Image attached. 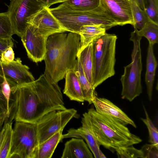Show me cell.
Segmentation results:
<instances>
[{
    "label": "cell",
    "instance_id": "cell-22",
    "mask_svg": "<svg viewBox=\"0 0 158 158\" xmlns=\"http://www.w3.org/2000/svg\"><path fill=\"white\" fill-rule=\"evenodd\" d=\"M92 47V42L79 52L77 57L79 58L86 77L93 87L94 73Z\"/></svg>",
    "mask_w": 158,
    "mask_h": 158
},
{
    "label": "cell",
    "instance_id": "cell-28",
    "mask_svg": "<svg viewBox=\"0 0 158 158\" xmlns=\"http://www.w3.org/2000/svg\"><path fill=\"white\" fill-rule=\"evenodd\" d=\"M118 158H143V153L140 150H138L131 145L121 147L114 149Z\"/></svg>",
    "mask_w": 158,
    "mask_h": 158
},
{
    "label": "cell",
    "instance_id": "cell-38",
    "mask_svg": "<svg viewBox=\"0 0 158 158\" xmlns=\"http://www.w3.org/2000/svg\"><path fill=\"white\" fill-rule=\"evenodd\" d=\"M6 118L0 119V131L2 129L4 124Z\"/></svg>",
    "mask_w": 158,
    "mask_h": 158
},
{
    "label": "cell",
    "instance_id": "cell-20",
    "mask_svg": "<svg viewBox=\"0 0 158 158\" xmlns=\"http://www.w3.org/2000/svg\"><path fill=\"white\" fill-rule=\"evenodd\" d=\"M61 130L39 144L34 152L33 158H50L57 145L62 139Z\"/></svg>",
    "mask_w": 158,
    "mask_h": 158
},
{
    "label": "cell",
    "instance_id": "cell-14",
    "mask_svg": "<svg viewBox=\"0 0 158 158\" xmlns=\"http://www.w3.org/2000/svg\"><path fill=\"white\" fill-rule=\"evenodd\" d=\"M81 123L82 126L79 128L70 129L67 134L62 135V139L69 137L82 138L86 141L95 158H106L100 149L99 143L82 118Z\"/></svg>",
    "mask_w": 158,
    "mask_h": 158
},
{
    "label": "cell",
    "instance_id": "cell-15",
    "mask_svg": "<svg viewBox=\"0 0 158 158\" xmlns=\"http://www.w3.org/2000/svg\"><path fill=\"white\" fill-rule=\"evenodd\" d=\"M96 111L98 113L117 118L131 125L135 128L136 126L134 122L121 109L108 99L94 95L92 100Z\"/></svg>",
    "mask_w": 158,
    "mask_h": 158
},
{
    "label": "cell",
    "instance_id": "cell-31",
    "mask_svg": "<svg viewBox=\"0 0 158 158\" xmlns=\"http://www.w3.org/2000/svg\"><path fill=\"white\" fill-rule=\"evenodd\" d=\"M143 158H158V144H145L142 147Z\"/></svg>",
    "mask_w": 158,
    "mask_h": 158
},
{
    "label": "cell",
    "instance_id": "cell-27",
    "mask_svg": "<svg viewBox=\"0 0 158 158\" xmlns=\"http://www.w3.org/2000/svg\"><path fill=\"white\" fill-rule=\"evenodd\" d=\"M143 9L149 19L158 25V0H142Z\"/></svg>",
    "mask_w": 158,
    "mask_h": 158
},
{
    "label": "cell",
    "instance_id": "cell-29",
    "mask_svg": "<svg viewBox=\"0 0 158 158\" xmlns=\"http://www.w3.org/2000/svg\"><path fill=\"white\" fill-rule=\"evenodd\" d=\"M146 118H140V119L145 124L148 131L149 142L152 144H158V131L150 119L146 110L143 105Z\"/></svg>",
    "mask_w": 158,
    "mask_h": 158
},
{
    "label": "cell",
    "instance_id": "cell-16",
    "mask_svg": "<svg viewBox=\"0 0 158 158\" xmlns=\"http://www.w3.org/2000/svg\"><path fill=\"white\" fill-rule=\"evenodd\" d=\"M61 158H93L92 153L82 139L73 138L65 144Z\"/></svg>",
    "mask_w": 158,
    "mask_h": 158
},
{
    "label": "cell",
    "instance_id": "cell-11",
    "mask_svg": "<svg viewBox=\"0 0 158 158\" xmlns=\"http://www.w3.org/2000/svg\"><path fill=\"white\" fill-rule=\"evenodd\" d=\"M49 8L43 6L27 19V23L37 28L42 35L47 37L55 33L68 31L50 12Z\"/></svg>",
    "mask_w": 158,
    "mask_h": 158
},
{
    "label": "cell",
    "instance_id": "cell-30",
    "mask_svg": "<svg viewBox=\"0 0 158 158\" xmlns=\"http://www.w3.org/2000/svg\"><path fill=\"white\" fill-rule=\"evenodd\" d=\"M6 121L7 122V131L0 151V158H9V156L13 131L12 123Z\"/></svg>",
    "mask_w": 158,
    "mask_h": 158
},
{
    "label": "cell",
    "instance_id": "cell-19",
    "mask_svg": "<svg viewBox=\"0 0 158 158\" xmlns=\"http://www.w3.org/2000/svg\"><path fill=\"white\" fill-rule=\"evenodd\" d=\"M106 28L99 25H86L82 26L78 34L80 36V47L79 52L94 40L104 34Z\"/></svg>",
    "mask_w": 158,
    "mask_h": 158
},
{
    "label": "cell",
    "instance_id": "cell-12",
    "mask_svg": "<svg viewBox=\"0 0 158 158\" xmlns=\"http://www.w3.org/2000/svg\"><path fill=\"white\" fill-rule=\"evenodd\" d=\"M3 72L11 88L34 82L35 79L29 68L17 58L8 64L2 63Z\"/></svg>",
    "mask_w": 158,
    "mask_h": 158
},
{
    "label": "cell",
    "instance_id": "cell-25",
    "mask_svg": "<svg viewBox=\"0 0 158 158\" xmlns=\"http://www.w3.org/2000/svg\"><path fill=\"white\" fill-rule=\"evenodd\" d=\"M138 35L141 37H145L149 44L154 45L158 42V25L149 20L143 28L137 30Z\"/></svg>",
    "mask_w": 158,
    "mask_h": 158
},
{
    "label": "cell",
    "instance_id": "cell-37",
    "mask_svg": "<svg viewBox=\"0 0 158 158\" xmlns=\"http://www.w3.org/2000/svg\"><path fill=\"white\" fill-rule=\"evenodd\" d=\"M3 118H6V113L0 105V119Z\"/></svg>",
    "mask_w": 158,
    "mask_h": 158
},
{
    "label": "cell",
    "instance_id": "cell-18",
    "mask_svg": "<svg viewBox=\"0 0 158 158\" xmlns=\"http://www.w3.org/2000/svg\"><path fill=\"white\" fill-rule=\"evenodd\" d=\"M153 45L149 44L147 58L145 81L147 86L149 99L152 98L154 81L156 69L158 65L153 52Z\"/></svg>",
    "mask_w": 158,
    "mask_h": 158
},
{
    "label": "cell",
    "instance_id": "cell-17",
    "mask_svg": "<svg viewBox=\"0 0 158 158\" xmlns=\"http://www.w3.org/2000/svg\"><path fill=\"white\" fill-rule=\"evenodd\" d=\"M64 94L71 100L84 102L83 95L78 77L74 69L68 71L65 77Z\"/></svg>",
    "mask_w": 158,
    "mask_h": 158
},
{
    "label": "cell",
    "instance_id": "cell-40",
    "mask_svg": "<svg viewBox=\"0 0 158 158\" xmlns=\"http://www.w3.org/2000/svg\"><path fill=\"white\" fill-rule=\"evenodd\" d=\"M1 62V60H0V62Z\"/></svg>",
    "mask_w": 158,
    "mask_h": 158
},
{
    "label": "cell",
    "instance_id": "cell-32",
    "mask_svg": "<svg viewBox=\"0 0 158 158\" xmlns=\"http://www.w3.org/2000/svg\"><path fill=\"white\" fill-rule=\"evenodd\" d=\"M0 59L1 62L4 64H8L13 61L15 53L13 47H9L4 51L1 54Z\"/></svg>",
    "mask_w": 158,
    "mask_h": 158
},
{
    "label": "cell",
    "instance_id": "cell-35",
    "mask_svg": "<svg viewBox=\"0 0 158 158\" xmlns=\"http://www.w3.org/2000/svg\"><path fill=\"white\" fill-rule=\"evenodd\" d=\"M65 0H38L44 6L49 8L52 5L57 3H63Z\"/></svg>",
    "mask_w": 158,
    "mask_h": 158
},
{
    "label": "cell",
    "instance_id": "cell-6",
    "mask_svg": "<svg viewBox=\"0 0 158 158\" xmlns=\"http://www.w3.org/2000/svg\"><path fill=\"white\" fill-rule=\"evenodd\" d=\"M137 29L131 33L130 40L133 43L131 55V62L124 67L120 81L122 85V98L132 101L142 93L141 73L142 69L140 40L142 37L137 32Z\"/></svg>",
    "mask_w": 158,
    "mask_h": 158
},
{
    "label": "cell",
    "instance_id": "cell-4",
    "mask_svg": "<svg viewBox=\"0 0 158 158\" xmlns=\"http://www.w3.org/2000/svg\"><path fill=\"white\" fill-rule=\"evenodd\" d=\"M49 9L68 32L78 34L81 27L86 25H100L106 30L117 25L100 5L94 9L87 11L71 9L62 3Z\"/></svg>",
    "mask_w": 158,
    "mask_h": 158
},
{
    "label": "cell",
    "instance_id": "cell-5",
    "mask_svg": "<svg viewBox=\"0 0 158 158\" xmlns=\"http://www.w3.org/2000/svg\"><path fill=\"white\" fill-rule=\"evenodd\" d=\"M117 36L105 33L92 42L93 88L115 74Z\"/></svg>",
    "mask_w": 158,
    "mask_h": 158
},
{
    "label": "cell",
    "instance_id": "cell-39",
    "mask_svg": "<svg viewBox=\"0 0 158 158\" xmlns=\"http://www.w3.org/2000/svg\"><path fill=\"white\" fill-rule=\"evenodd\" d=\"M137 3H138L140 7L143 10V3L142 0H136Z\"/></svg>",
    "mask_w": 158,
    "mask_h": 158
},
{
    "label": "cell",
    "instance_id": "cell-8",
    "mask_svg": "<svg viewBox=\"0 0 158 158\" xmlns=\"http://www.w3.org/2000/svg\"><path fill=\"white\" fill-rule=\"evenodd\" d=\"M77 113L74 109H66L53 110L42 117L36 123L39 144L63 130L73 118L77 116Z\"/></svg>",
    "mask_w": 158,
    "mask_h": 158
},
{
    "label": "cell",
    "instance_id": "cell-1",
    "mask_svg": "<svg viewBox=\"0 0 158 158\" xmlns=\"http://www.w3.org/2000/svg\"><path fill=\"white\" fill-rule=\"evenodd\" d=\"M15 99V121L36 123L53 110L66 109L58 83L45 73L34 82L11 88Z\"/></svg>",
    "mask_w": 158,
    "mask_h": 158
},
{
    "label": "cell",
    "instance_id": "cell-10",
    "mask_svg": "<svg viewBox=\"0 0 158 158\" xmlns=\"http://www.w3.org/2000/svg\"><path fill=\"white\" fill-rule=\"evenodd\" d=\"M48 37L42 35L37 28L28 24L21 37L28 57L36 63L44 60Z\"/></svg>",
    "mask_w": 158,
    "mask_h": 158
},
{
    "label": "cell",
    "instance_id": "cell-2",
    "mask_svg": "<svg viewBox=\"0 0 158 158\" xmlns=\"http://www.w3.org/2000/svg\"><path fill=\"white\" fill-rule=\"evenodd\" d=\"M80 43L79 35L73 32L58 33L48 36L44 59V73L57 83L64 78L68 71L74 68Z\"/></svg>",
    "mask_w": 158,
    "mask_h": 158
},
{
    "label": "cell",
    "instance_id": "cell-34",
    "mask_svg": "<svg viewBox=\"0 0 158 158\" xmlns=\"http://www.w3.org/2000/svg\"><path fill=\"white\" fill-rule=\"evenodd\" d=\"M14 43L12 39H0V57L2 53L9 47H13Z\"/></svg>",
    "mask_w": 158,
    "mask_h": 158
},
{
    "label": "cell",
    "instance_id": "cell-13",
    "mask_svg": "<svg viewBox=\"0 0 158 158\" xmlns=\"http://www.w3.org/2000/svg\"><path fill=\"white\" fill-rule=\"evenodd\" d=\"M100 5L117 25H133L130 0H100Z\"/></svg>",
    "mask_w": 158,
    "mask_h": 158
},
{
    "label": "cell",
    "instance_id": "cell-21",
    "mask_svg": "<svg viewBox=\"0 0 158 158\" xmlns=\"http://www.w3.org/2000/svg\"><path fill=\"white\" fill-rule=\"evenodd\" d=\"M74 70L78 79L84 100L89 104L93 103L92 100L95 94V89L86 77L78 57Z\"/></svg>",
    "mask_w": 158,
    "mask_h": 158
},
{
    "label": "cell",
    "instance_id": "cell-23",
    "mask_svg": "<svg viewBox=\"0 0 158 158\" xmlns=\"http://www.w3.org/2000/svg\"><path fill=\"white\" fill-rule=\"evenodd\" d=\"M135 29H142L149 20L144 11L139 6L136 0H130Z\"/></svg>",
    "mask_w": 158,
    "mask_h": 158
},
{
    "label": "cell",
    "instance_id": "cell-26",
    "mask_svg": "<svg viewBox=\"0 0 158 158\" xmlns=\"http://www.w3.org/2000/svg\"><path fill=\"white\" fill-rule=\"evenodd\" d=\"M13 35L8 11L0 13V39H12Z\"/></svg>",
    "mask_w": 158,
    "mask_h": 158
},
{
    "label": "cell",
    "instance_id": "cell-24",
    "mask_svg": "<svg viewBox=\"0 0 158 158\" xmlns=\"http://www.w3.org/2000/svg\"><path fill=\"white\" fill-rule=\"evenodd\" d=\"M62 3L71 9L87 11L98 7L100 5V0H65Z\"/></svg>",
    "mask_w": 158,
    "mask_h": 158
},
{
    "label": "cell",
    "instance_id": "cell-7",
    "mask_svg": "<svg viewBox=\"0 0 158 158\" xmlns=\"http://www.w3.org/2000/svg\"><path fill=\"white\" fill-rule=\"evenodd\" d=\"M38 145L36 123L15 121L13 129L9 158H33Z\"/></svg>",
    "mask_w": 158,
    "mask_h": 158
},
{
    "label": "cell",
    "instance_id": "cell-9",
    "mask_svg": "<svg viewBox=\"0 0 158 158\" xmlns=\"http://www.w3.org/2000/svg\"><path fill=\"white\" fill-rule=\"evenodd\" d=\"M43 6L38 0H10L8 11L13 34L21 37L28 25L27 19Z\"/></svg>",
    "mask_w": 158,
    "mask_h": 158
},
{
    "label": "cell",
    "instance_id": "cell-36",
    "mask_svg": "<svg viewBox=\"0 0 158 158\" xmlns=\"http://www.w3.org/2000/svg\"><path fill=\"white\" fill-rule=\"evenodd\" d=\"M7 127V122L5 121L2 128L0 131V151L6 135Z\"/></svg>",
    "mask_w": 158,
    "mask_h": 158
},
{
    "label": "cell",
    "instance_id": "cell-33",
    "mask_svg": "<svg viewBox=\"0 0 158 158\" xmlns=\"http://www.w3.org/2000/svg\"><path fill=\"white\" fill-rule=\"evenodd\" d=\"M4 79V76L1 64L0 62V105L2 106L6 114L7 111V107L6 100L2 92L0 84L2 82Z\"/></svg>",
    "mask_w": 158,
    "mask_h": 158
},
{
    "label": "cell",
    "instance_id": "cell-3",
    "mask_svg": "<svg viewBox=\"0 0 158 158\" xmlns=\"http://www.w3.org/2000/svg\"><path fill=\"white\" fill-rule=\"evenodd\" d=\"M82 118L100 145L114 152L116 148L138 144L142 139L131 133L124 122L91 108Z\"/></svg>",
    "mask_w": 158,
    "mask_h": 158
}]
</instances>
